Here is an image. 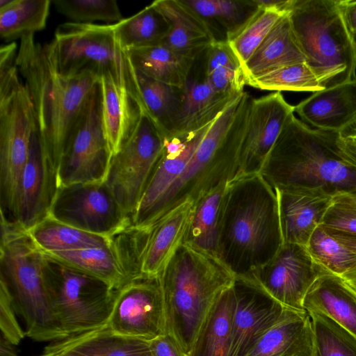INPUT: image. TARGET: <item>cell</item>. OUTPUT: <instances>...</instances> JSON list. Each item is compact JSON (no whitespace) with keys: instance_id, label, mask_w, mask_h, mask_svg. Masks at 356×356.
I'll return each instance as SVG.
<instances>
[{"instance_id":"32","label":"cell","mask_w":356,"mask_h":356,"mask_svg":"<svg viewBox=\"0 0 356 356\" xmlns=\"http://www.w3.org/2000/svg\"><path fill=\"white\" fill-rule=\"evenodd\" d=\"M227 183L202 195L193 202L182 243L217 255L222 208Z\"/></svg>"},{"instance_id":"7","label":"cell","mask_w":356,"mask_h":356,"mask_svg":"<svg viewBox=\"0 0 356 356\" xmlns=\"http://www.w3.org/2000/svg\"><path fill=\"white\" fill-rule=\"evenodd\" d=\"M289 15L306 63L324 89L356 79V44L339 0H294Z\"/></svg>"},{"instance_id":"4","label":"cell","mask_w":356,"mask_h":356,"mask_svg":"<svg viewBox=\"0 0 356 356\" xmlns=\"http://www.w3.org/2000/svg\"><path fill=\"white\" fill-rule=\"evenodd\" d=\"M339 135L312 129L293 114L260 174L273 188H322L334 195L356 188V170L341 155Z\"/></svg>"},{"instance_id":"2","label":"cell","mask_w":356,"mask_h":356,"mask_svg":"<svg viewBox=\"0 0 356 356\" xmlns=\"http://www.w3.org/2000/svg\"><path fill=\"white\" fill-rule=\"evenodd\" d=\"M15 65L32 104L42 149L57 172L71 133L99 77L90 71L60 74L45 44L38 42L34 35L21 38Z\"/></svg>"},{"instance_id":"5","label":"cell","mask_w":356,"mask_h":356,"mask_svg":"<svg viewBox=\"0 0 356 356\" xmlns=\"http://www.w3.org/2000/svg\"><path fill=\"white\" fill-rule=\"evenodd\" d=\"M252 99L243 92L216 118L182 174L154 209L149 227L175 207L194 202L236 177Z\"/></svg>"},{"instance_id":"16","label":"cell","mask_w":356,"mask_h":356,"mask_svg":"<svg viewBox=\"0 0 356 356\" xmlns=\"http://www.w3.org/2000/svg\"><path fill=\"white\" fill-rule=\"evenodd\" d=\"M233 289L234 305L227 356H244L291 309L250 279L236 276Z\"/></svg>"},{"instance_id":"9","label":"cell","mask_w":356,"mask_h":356,"mask_svg":"<svg viewBox=\"0 0 356 356\" xmlns=\"http://www.w3.org/2000/svg\"><path fill=\"white\" fill-rule=\"evenodd\" d=\"M44 257L46 287L65 336L108 325L116 290L99 279Z\"/></svg>"},{"instance_id":"50","label":"cell","mask_w":356,"mask_h":356,"mask_svg":"<svg viewBox=\"0 0 356 356\" xmlns=\"http://www.w3.org/2000/svg\"><path fill=\"white\" fill-rule=\"evenodd\" d=\"M340 6L347 26L354 38H356V1L339 0Z\"/></svg>"},{"instance_id":"37","label":"cell","mask_w":356,"mask_h":356,"mask_svg":"<svg viewBox=\"0 0 356 356\" xmlns=\"http://www.w3.org/2000/svg\"><path fill=\"white\" fill-rule=\"evenodd\" d=\"M184 1L208 24L213 32L214 27L216 31L220 29L226 40L241 30L259 10L253 0Z\"/></svg>"},{"instance_id":"21","label":"cell","mask_w":356,"mask_h":356,"mask_svg":"<svg viewBox=\"0 0 356 356\" xmlns=\"http://www.w3.org/2000/svg\"><path fill=\"white\" fill-rule=\"evenodd\" d=\"M242 93H218L204 76L202 79H192L189 76L182 88L180 103L165 127L163 137L200 129L213 122Z\"/></svg>"},{"instance_id":"18","label":"cell","mask_w":356,"mask_h":356,"mask_svg":"<svg viewBox=\"0 0 356 356\" xmlns=\"http://www.w3.org/2000/svg\"><path fill=\"white\" fill-rule=\"evenodd\" d=\"M294 114L281 92L252 99L246 135L235 177L260 173L286 120Z\"/></svg>"},{"instance_id":"26","label":"cell","mask_w":356,"mask_h":356,"mask_svg":"<svg viewBox=\"0 0 356 356\" xmlns=\"http://www.w3.org/2000/svg\"><path fill=\"white\" fill-rule=\"evenodd\" d=\"M99 82L104 131L114 155L135 131L143 111L129 90L111 76H102Z\"/></svg>"},{"instance_id":"55","label":"cell","mask_w":356,"mask_h":356,"mask_svg":"<svg viewBox=\"0 0 356 356\" xmlns=\"http://www.w3.org/2000/svg\"><path fill=\"white\" fill-rule=\"evenodd\" d=\"M347 194L349 197H350L354 201L356 202V188H354L351 191L347 192H342Z\"/></svg>"},{"instance_id":"47","label":"cell","mask_w":356,"mask_h":356,"mask_svg":"<svg viewBox=\"0 0 356 356\" xmlns=\"http://www.w3.org/2000/svg\"><path fill=\"white\" fill-rule=\"evenodd\" d=\"M204 75L220 67H242L227 40H216L205 51Z\"/></svg>"},{"instance_id":"52","label":"cell","mask_w":356,"mask_h":356,"mask_svg":"<svg viewBox=\"0 0 356 356\" xmlns=\"http://www.w3.org/2000/svg\"><path fill=\"white\" fill-rule=\"evenodd\" d=\"M334 237L344 244L355 255L356 269V235H350L327 229Z\"/></svg>"},{"instance_id":"48","label":"cell","mask_w":356,"mask_h":356,"mask_svg":"<svg viewBox=\"0 0 356 356\" xmlns=\"http://www.w3.org/2000/svg\"><path fill=\"white\" fill-rule=\"evenodd\" d=\"M339 145L343 159L356 170V120L339 131Z\"/></svg>"},{"instance_id":"51","label":"cell","mask_w":356,"mask_h":356,"mask_svg":"<svg viewBox=\"0 0 356 356\" xmlns=\"http://www.w3.org/2000/svg\"><path fill=\"white\" fill-rule=\"evenodd\" d=\"M294 0H253L259 9L270 8L289 13Z\"/></svg>"},{"instance_id":"42","label":"cell","mask_w":356,"mask_h":356,"mask_svg":"<svg viewBox=\"0 0 356 356\" xmlns=\"http://www.w3.org/2000/svg\"><path fill=\"white\" fill-rule=\"evenodd\" d=\"M287 13L270 8L259 9L241 30L227 40L242 66L278 21Z\"/></svg>"},{"instance_id":"31","label":"cell","mask_w":356,"mask_h":356,"mask_svg":"<svg viewBox=\"0 0 356 356\" xmlns=\"http://www.w3.org/2000/svg\"><path fill=\"white\" fill-rule=\"evenodd\" d=\"M134 70L177 88H183L195 60L182 56L160 44L127 51Z\"/></svg>"},{"instance_id":"1","label":"cell","mask_w":356,"mask_h":356,"mask_svg":"<svg viewBox=\"0 0 356 356\" xmlns=\"http://www.w3.org/2000/svg\"><path fill=\"white\" fill-rule=\"evenodd\" d=\"M282 244L275 189L260 173L229 181L222 202L219 259L236 276L248 277Z\"/></svg>"},{"instance_id":"46","label":"cell","mask_w":356,"mask_h":356,"mask_svg":"<svg viewBox=\"0 0 356 356\" xmlns=\"http://www.w3.org/2000/svg\"><path fill=\"white\" fill-rule=\"evenodd\" d=\"M211 88L218 93L241 94L246 79L242 67H220L204 75Z\"/></svg>"},{"instance_id":"17","label":"cell","mask_w":356,"mask_h":356,"mask_svg":"<svg viewBox=\"0 0 356 356\" xmlns=\"http://www.w3.org/2000/svg\"><path fill=\"white\" fill-rule=\"evenodd\" d=\"M213 122L199 130L165 136L162 153L131 218L130 227H149L151 216L173 183L182 174Z\"/></svg>"},{"instance_id":"54","label":"cell","mask_w":356,"mask_h":356,"mask_svg":"<svg viewBox=\"0 0 356 356\" xmlns=\"http://www.w3.org/2000/svg\"><path fill=\"white\" fill-rule=\"evenodd\" d=\"M341 277L356 289V269H353L341 275Z\"/></svg>"},{"instance_id":"27","label":"cell","mask_w":356,"mask_h":356,"mask_svg":"<svg viewBox=\"0 0 356 356\" xmlns=\"http://www.w3.org/2000/svg\"><path fill=\"white\" fill-rule=\"evenodd\" d=\"M305 312L323 314L356 338V289L341 276L326 272L307 293Z\"/></svg>"},{"instance_id":"56","label":"cell","mask_w":356,"mask_h":356,"mask_svg":"<svg viewBox=\"0 0 356 356\" xmlns=\"http://www.w3.org/2000/svg\"><path fill=\"white\" fill-rule=\"evenodd\" d=\"M355 38V44H356V38Z\"/></svg>"},{"instance_id":"22","label":"cell","mask_w":356,"mask_h":356,"mask_svg":"<svg viewBox=\"0 0 356 356\" xmlns=\"http://www.w3.org/2000/svg\"><path fill=\"white\" fill-rule=\"evenodd\" d=\"M188 200L175 207L150 227L139 257L140 275H159L182 243L193 210Z\"/></svg>"},{"instance_id":"10","label":"cell","mask_w":356,"mask_h":356,"mask_svg":"<svg viewBox=\"0 0 356 356\" xmlns=\"http://www.w3.org/2000/svg\"><path fill=\"white\" fill-rule=\"evenodd\" d=\"M37 129L32 104L19 78L0 86L1 215L15 220L20 184L32 134Z\"/></svg>"},{"instance_id":"23","label":"cell","mask_w":356,"mask_h":356,"mask_svg":"<svg viewBox=\"0 0 356 356\" xmlns=\"http://www.w3.org/2000/svg\"><path fill=\"white\" fill-rule=\"evenodd\" d=\"M294 113L317 129L341 131L356 120V79L314 92Z\"/></svg>"},{"instance_id":"41","label":"cell","mask_w":356,"mask_h":356,"mask_svg":"<svg viewBox=\"0 0 356 356\" xmlns=\"http://www.w3.org/2000/svg\"><path fill=\"white\" fill-rule=\"evenodd\" d=\"M314 356H356V338L327 316L309 313Z\"/></svg>"},{"instance_id":"38","label":"cell","mask_w":356,"mask_h":356,"mask_svg":"<svg viewBox=\"0 0 356 356\" xmlns=\"http://www.w3.org/2000/svg\"><path fill=\"white\" fill-rule=\"evenodd\" d=\"M135 83L143 112L149 115L163 134L180 103L182 88L149 78L136 70Z\"/></svg>"},{"instance_id":"11","label":"cell","mask_w":356,"mask_h":356,"mask_svg":"<svg viewBox=\"0 0 356 356\" xmlns=\"http://www.w3.org/2000/svg\"><path fill=\"white\" fill-rule=\"evenodd\" d=\"M112 156L103 128L102 95L98 82L64 150L57 171L58 188L79 183H104Z\"/></svg>"},{"instance_id":"15","label":"cell","mask_w":356,"mask_h":356,"mask_svg":"<svg viewBox=\"0 0 356 356\" xmlns=\"http://www.w3.org/2000/svg\"><path fill=\"white\" fill-rule=\"evenodd\" d=\"M326 272L312 258L306 246L283 243L268 262L245 278L285 307L302 312L307 293L316 280Z\"/></svg>"},{"instance_id":"43","label":"cell","mask_w":356,"mask_h":356,"mask_svg":"<svg viewBox=\"0 0 356 356\" xmlns=\"http://www.w3.org/2000/svg\"><path fill=\"white\" fill-rule=\"evenodd\" d=\"M58 13L72 22L94 24L95 21L107 22L121 21L123 18L114 0H54Z\"/></svg>"},{"instance_id":"6","label":"cell","mask_w":356,"mask_h":356,"mask_svg":"<svg viewBox=\"0 0 356 356\" xmlns=\"http://www.w3.org/2000/svg\"><path fill=\"white\" fill-rule=\"evenodd\" d=\"M45 257L28 230L1 216L0 277L13 296L26 336L38 342L65 337L53 310L44 276Z\"/></svg>"},{"instance_id":"49","label":"cell","mask_w":356,"mask_h":356,"mask_svg":"<svg viewBox=\"0 0 356 356\" xmlns=\"http://www.w3.org/2000/svg\"><path fill=\"white\" fill-rule=\"evenodd\" d=\"M150 356H188L167 334L148 341Z\"/></svg>"},{"instance_id":"20","label":"cell","mask_w":356,"mask_h":356,"mask_svg":"<svg viewBox=\"0 0 356 356\" xmlns=\"http://www.w3.org/2000/svg\"><path fill=\"white\" fill-rule=\"evenodd\" d=\"M283 243L306 246L334 194L322 188L276 187Z\"/></svg>"},{"instance_id":"24","label":"cell","mask_w":356,"mask_h":356,"mask_svg":"<svg viewBox=\"0 0 356 356\" xmlns=\"http://www.w3.org/2000/svg\"><path fill=\"white\" fill-rule=\"evenodd\" d=\"M38 356H150L148 341L118 335L108 325L49 342Z\"/></svg>"},{"instance_id":"28","label":"cell","mask_w":356,"mask_h":356,"mask_svg":"<svg viewBox=\"0 0 356 356\" xmlns=\"http://www.w3.org/2000/svg\"><path fill=\"white\" fill-rule=\"evenodd\" d=\"M244 356H314L310 316L289 310Z\"/></svg>"},{"instance_id":"30","label":"cell","mask_w":356,"mask_h":356,"mask_svg":"<svg viewBox=\"0 0 356 356\" xmlns=\"http://www.w3.org/2000/svg\"><path fill=\"white\" fill-rule=\"evenodd\" d=\"M42 253L102 280L115 290L129 280L122 257L113 239L111 244L104 246Z\"/></svg>"},{"instance_id":"14","label":"cell","mask_w":356,"mask_h":356,"mask_svg":"<svg viewBox=\"0 0 356 356\" xmlns=\"http://www.w3.org/2000/svg\"><path fill=\"white\" fill-rule=\"evenodd\" d=\"M108 326L118 335L147 341L165 334L159 275L134 277L116 289Z\"/></svg>"},{"instance_id":"35","label":"cell","mask_w":356,"mask_h":356,"mask_svg":"<svg viewBox=\"0 0 356 356\" xmlns=\"http://www.w3.org/2000/svg\"><path fill=\"white\" fill-rule=\"evenodd\" d=\"M49 0H0V36L6 42L33 35L45 28Z\"/></svg>"},{"instance_id":"45","label":"cell","mask_w":356,"mask_h":356,"mask_svg":"<svg viewBox=\"0 0 356 356\" xmlns=\"http://www.w3.org/2000/svg\"><path fill=\"white\" fill-rule=\"evenodd\" d=\"M13 296L6 281L0 277V330L1 337L17 346L26 337L17 318Z\"/></svg>"},{"instance_id":"3","label":"cell","mask_w":356,"mask_h":356,"mask_svg":"<svg viewBox=\"0 0 356 356\" xmlns=\"http://www.w3.org/2000/svg\"><path fill=\"white\" fill-rule=\"evenodd\" d=\"M159 277L165 334L188 355L211 307L236 275L216 254L181 243Z\"/></svg>"},{"instance_id":"33","label":"cell","mask_w":356,"mask_h":356,"mask_svg":"<svg viewBox=\"0 0 356 356\" xmlns=\"http://www.w3.org/2000/svg\"><path fill=\"white\" fill-rule=\"evenodd\" d=\"M234 305L232 284L216 300L188 356H227Z\"/></svg>"},{"instance_id":"44","label":"cell","mask_w":356,"mask_h":356,"mask_svg":"<svg viewBox=\"0 0 356 356\" xmlns=\"http://www.w3.org/2000/svg\"><path fill=\"white\" fill-rule=\"evenodd\" d=\"M320 225L329 230L356 235V202L345 193L335 194Z\"/></svg>"},{"instance_id":"53","label":"cell","mask_w":356,"mask_h":356,"mask_svg":"<svg viewBox=\"0 0 356 356\" xmlns=\"http://www.w3.org/2000/svg\"><path fill=\"white\" fill-rule=\"evenodd\" d=\"M13 346L14 345L1 336L0 356H17V352Z\"/></svg>"},{"instance_id":"29","label":"cell","mask_w":356,"mask_h":356,"mask_svg":"<svg viewBox=\"0 0 356 356\" xmlns=\"http://www.w3.org/2000/svg\"><path fill=\"white\" fill-rule=\"evenodd\" d=\"M299 63H306V58L287 13L278 21L242 68L247 81L272 70Z\"/></svg>"},{"instance_id":"34","label":"cell","mask_w":356,"mask_h":356,"mask_svg":"<svg viewBox=\"0 0 356 356\" xmlns=\"http://www.w3.org/2000/svg\"><path fill=\"white\" fill-rule=\"evenodd\" d=\"M28 232L42 252L104 246L113 241L112 238L83 231L50 215L29 229Z\"/></svg>"},{"instance_id":"39","label":"cell","mask_w":356,"mask_h":356,"mask_svg":"<svg viewBox=\"0 0 356 356\" xmlns=\"http://www.w3.org/2000/svg\"><path fill=\"white\" fill-rule=\"evenodd\" d=\"M246 84L263 90L317 92L324 88L307 63L272 70L251 78Z\"/></svg>"},{"instance_id":"25","label":"cell","mask_w":356,"mask_h":356,"mask_svg":"<svg viewBox=\"0 0 356 356\" xmlns=\"http://www.w3.org/2000/svg\"><path fill=\"white\" fill-rule=\"evenodd\" d=\"M169 23L162 42L177 54L196 60L216 41L208 24L184 0H156L153 2Z\"/></svg>"},{"instance_id":"13","label":"cell","mask_w":356,"mask_h":356,"mask_svg":"<svg viewBox=\"0 0 356 356\" xmlns=\"http://www.w3.org/2000/svg\"><path fill=\"white\" fill-rule=\"evenodd\" d=\"M49 215L83 231L110 238L131 224L105 182L59 187Z\"/></svg>"},{"instance_id":"12","label":"cell","mask_w":356,"mask_h":356,"mask_svg":"<svg viewBox=\"0 0 356 356\" xmlns=\"http://www.w3.org/2000/svg\"><path fill=\"white\" fill-rule=\"evenodd\" d=\"M163 135L147 114L127 141L112 156L105 181L130 219L162 153Z\"/></svg>"},{"instance_id":"36","label":"cell","mask_w":356,"mask_h":356,"mask_svg":"<svg viewBox=\"0 0 356 356\" xmlns=\"http://www.w3.org/2000/svg\"><path fill=\"white\" fill-rule=\"evenodd\" d=\"M113 26L116 38L126 51L161 44L170 28L167 19L153 2Z\"/></svg>"},{"instance_id":"40","label":"cell","mask_w":356,"mask_h":356,"mask_svg":"<svg viewBox=\"0 0 356 356\" xmlns=\"http://www.w3.org/2000/svg\"><path fill=\"white\" fill-rule=\"evenodd\" d=\"M306 248L314 261L329 273L341 276L355 268L354 254L321 225L314 231Z\"/></svg>"},{"instance_id":"8","label":"cell","mask_w":356,"mask_h":356,"mask_svg":"<svg viewBox=\"0 0 356 356\" xmlns=\"http://www.w3.org/2000/svg\"><path fill=\"white\" fill-rule=\"evenodd\" d=\"M45 46L60 74L90 71L99 78L110 76L137 99L135 70L116 38L113 24L65 22L57 27L53 40Z\"/></svg>"},{"instance_id":"19","label":"cell","mask_w":356,"mask_h":356,"mask_svg":"<svg viewBox=\"0 0 356 356\" xmlns=\"http://www.w3.org/2000/svg\"><path fill=\"white\" fill-rule=\"evenodd\" d=\"M58 189L57 172L44 152L36 129L20 184L15 221L26 230L42 221L49 215Z\"/></svg>"}]
</instances>
